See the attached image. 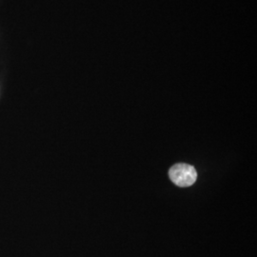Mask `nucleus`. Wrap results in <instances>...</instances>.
I'll return each instance as SVG.
<instances>
[{
    "label": "nucleus",
    "instance_id": "nucleus-1",
    "mask_svg": "<svg viewBox=\"0 0 257 257\" xmlns=\"http://www.w3.org/2000/svg\"><path fill=\"white\" fill-rule=\"evenodd\" d=\"M169 175L171 180L179 187H190L194 184L197 178L195 169L193 166L185 163L173 166L169 171Z\"/></svg>",
    "mask_w": 257,
    "mask_h": 257
}]
</instances>
